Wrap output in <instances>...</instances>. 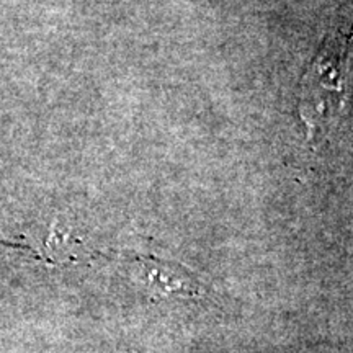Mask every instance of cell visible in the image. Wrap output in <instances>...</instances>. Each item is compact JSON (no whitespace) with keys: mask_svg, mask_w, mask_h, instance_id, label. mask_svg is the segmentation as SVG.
Returning a JSON list of instances; mask_svg holds the SVG:
<instances>
[{"mask_svg":"<svg viewBox=\"0 0 353 353\" xmlns=\"http://www.w3.org/2000/svg\"><path fill=\"white\" fill-rule=\"evenodd\" d=\"M143 270V278L151 288L161 291V293H179L187 291L190 293L193 288L192 278L187 272L174 270V265L149 259H138Z\"/></svg>","mask_w":353,"mask_h":353,"instance_id":"cell-2","label":"cell"},{"mask_svg":"<svg viewBox=\"0 0 353 353\" xmlns=\"http://www.w3.org/2000/svg\"><path fill=\"white\" fill-rule=\"evenodd\" d=\"M353 74V32L327 39L309 65L299 88L298 113L307 141L343 113Z\"/></svg>","mask_w":353,"mask_h":353,"instance_id":"cell-1","label":"cell"}]
</instances>
